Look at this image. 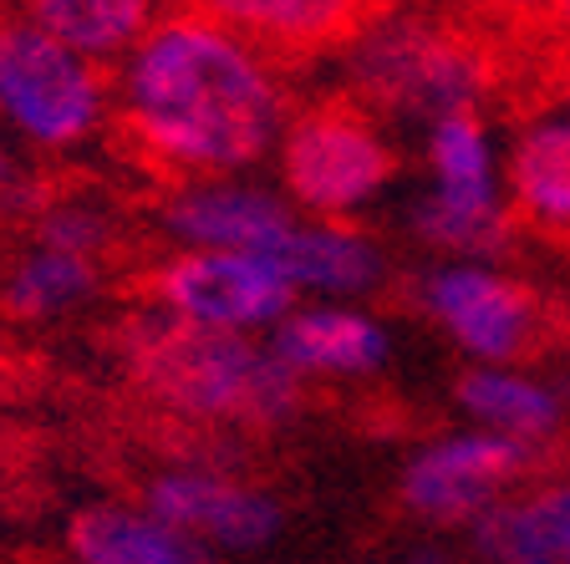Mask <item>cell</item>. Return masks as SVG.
<instances>
[{
	"label": "cell",
	"mask_w": 570,
	"mask_h": 564,
	"mask_svg": "<svg viewBox=\"0 0 570 564\" xmlns=\"http://www.w3.org/2000/svg\"><path fill=\"white\" fill-rule=\"evenodd\" d=\"M112 112L132 158L178 184L255 168L291 118L281 67L189 6L148 21L118 61Z\"/></svg>",
	"instance_id": "cell-1"
},
{
	"label": "cell",
	"mask_w": 570,
	"mask_h": 564,
	"mask_svg": "<svg viewBox=\"0 0 570 564\" xmlns=\"http://www.w3.org/2000/svg\"><path fill=\"white\" fill-rule=\"evenodd\" d=\"M556 57L560 41L510 51L463 16L382 6L346 47V97L372 118H407L428 128L459 112L484 118L504 87H524L540 112L556 102Z\"/></svg>",
	"instance_id": "cell-2"
},
{
	"label": "cell",
	"mask_w": 570,
	"mask_h": 564,
	"mask_svg": "<svg viewBox=\"0 0 570 564\" xmlns=\"http://www.w3.org/2000/svg\"><path fill=\"white\" fill-rule=\"evenodd\" d=\"M128 382L184 423L199 427H281L306 402V382L285 372L255 336L204 330L164 310L128 316L118 330Z\"/></svg>",
	"instance_id": "cell-3"
},
{
	"label": "cell",
	"mask_w": 570,
	"mask_h": 564,
	"mask_svg": "<svg viewBox=\"0 0 570 564\" xmlns=\"http://www.w3.org/2000/svg\"><path fill=\"white\" fill-rule=\"evenodd\" d=\"M285 204L311 219H346L367 209L397 174V154L382 138L377 118L352 97H321L291 112L275 142Z\"/></svg>",
	"instance_id": "cell-4"
},
{
	"label": "cell",
	"mask_w": 570,
	"mask_h": 564,
	"mask_svg": "<svg viewBox=\"0 0 570 564\" xmlns=\"http://www.w3.org/2000/svg\"><path fill=\"white\" fill-rule=\"evenodd\" d=\"M0 118L36 148H77L112 118V82L26 16L0 21Z\"/></svg>",
	"instance_id": "cell-5"
},
{
	"label": "cell",
	"mask_w": 570,
	"mask_h": 564,
	"mask_svg": "<svg viewBox=\"0 0 570 564\" xmlns=\"http://www.w3.org/2000/svg\"><path fill=\"white\" fill-rule=\"evenodd\" d=\"M428 174L433 188L413 204V235L453 259L489 265L514 239V214L499 199L494 142L479 112L439 118L428 128Z\"/></svg>",
	"instance_id": "cell-6"
},
{
	"label": "cell",
	"mask_w": 570,
	"mask_h": 564,
	"mask_svg": "<svg viewBox=\"0 0 570 564\" xmlns=\"http://www.w3.org/2000/svg\"><path fill=\"white\" fill-rule=\"evenodd\" d=\"M138 290L164 316L204 330H229V336L275 330L296 310V290L271 259L235 255V249H178L142 275Z\"/></svg>",
	"instance_id": "cell-7"
},
{
	"label": "cell",
	"mask_w": 570,
	"mask_h": 564,
	"mask_svg": "<svg viewBox=\"0 0 570 564\" xmlns=\"http://www.w3.org/2000/svg\"><path fill=\"white\" fill-rule=\"evenodd\" d=\"M417 306L459 352L484 366L534 356L556 326V316L530 285L479 259H449L439 270H428L417 285Z\"/></svg>",
	"instance_id": "cell-8"
},
{
	"label": "cell",
	"mask_w": 570,
	"mask_h": 564,
	"mask_svg": "<svg viewBox=\"0 0 570 564\" xmlns=\"http://www.w3.org/2000/svg\"><path fill=\"white\" fill-rule=\"evenodd\" d=\"M534 468V453L494 433H449L423 443L397 478L407 514L433 524H474L504 498L514 478Z\"/></svg>",
	"instance_id": "cell-9"
},
{
	"label": "cell",
	"mask_w": 570,
	"mask_h": 564,
	"mask_svg": "<svg viewBox=\"0 0 570 564\" xmlns=\"http://www.w3.org/2000/svg\"><path fill=\"white\" fill-rule=\"evenodd\" d=\"M142 508L184 540L214 550H265L285 514L265 488L239 483L219 468H164L142 483Z\"/></svg>",
	"instance_id": "cell-10"
},
{
	"label": "cell",
	"mask_w": 570,
	"mask_h": 564,
	"mask_svg": "<svg viewBox=\"0 0 570 564\" xmlns=\"http://www.w3.org/2000/svg\"><path fill=\"white\" fill-rule=\"evenodd\" d=\"M189 11L235 31L265 61H316L326 51H346L352 36L387 0H184Z\"/></svg>",
	"instance_id": "cell-11"
},
{
	"label": "cell",
	"mask_w": 570,
	"mask_h": 564,
	"mask_svg": "<svg viewBox=\"0 0 570 564\" xmlns=\"http://www.w3.org/2000/svg\"><path fill=\"white\" fill-rule=\"evenodd\" d=\"M301 214L261 184L239 178H184L164 194V229L184 249H235V255H271L275 239Z\"/></svg>",
	"instance_id": "cell-12"
},
{
	"label": "cell",
	"mask_w": 570,
	"mask_h": 564,
	"mask_svg": "<svg viewBox=\"0 0 570 564\" xmlns=\"http://www.w3.org/2000/svg\"><path fill=\"white\" fill-rule=\"evenodd\" d=\"M275 362L296 382H316V376H372L382 362H387V326L367 310H352V306H296L281 326L271 330Z\"/></svg>",
	"instance_id": "cell-13"
},
{
	"label": "cell",
	"mask_w": 570,
	"mask_h": 564,
	"mask_svg": "<svg viewBox=\"0 0 570 564\" xmlns=\"http://www.w3.org/2000/svg\"><path fill=\"white\" fill-rule=\"evenodd\" d=\"M291 290H316L346 300L382 285V249L346 219H296L265 255Z\"/></svg>",
	"instance_id": "cell-14"
},
{
	"label": "cell",
	"mask_w": 570,
	"mask_h": 564,
	"mask_svg": "<svg viewBox=\"0 0 570 564\" xmlns=\"http://www.w3.org/2000/svg\"><path fill=\"white\" fill-rule=\"evenodd\" d=\"M510 214L534 235L570 245V118L534 112L510 148Z\"/></svg>",
	"instance_id": "cell-15"
},
{
	"label": "cell",
	"mask_w": 570,
	"mask_h": 564,
	"mask_svg": "<svg viewBox=\"0 0 570 564\" xmlns=\"http://www.w3.org/2000/svg\"><path fill=\"white\" fill-rule=\"evenodd\" d=\"M469 540L489 564H570V483L499 498L469 524Z\"/></svg>",
	"instance_id": "cell-16"
},
{
	"label": "cell",
	"mask_w": 570,
	"mask_h": 564,
	"mask_svg": "<svg viewBox=\"0 0 570 564\" xmlns=\"http://www.w3.org/2000/svg\"><path fill=\"white\" fill-rule=\"evenodd\" d=\"M459 407L469 412L479 423V433H494V437H510V443L530 447H550L560 437V397L550 387H540L534 376L510 372V366H469L453 387Z\"/></svg>",
	"instance_id": "cell-17"
},
{
	"label": "cell",
	"mask_w": 570,
	"mask_h": 564,
	"mask_svg": "<svg viewBox=\"0 0 570 564\" xmlns=\"http://www.w3.org/2000/svg\"><path fill=\"white\" fill-rule=\"evenodd\" d=\"M67 550L77 564H204V550L178 530L158 524L148 508L87 504L67 524Z\"/></svg>",
	"instance_id": "cell-18"
},
{
	"label": "cell",
	"mask_w": 570,
	"mask_h": 564,
	"mask_svg": "<svg viewBox=\"0 0 570 564\" xmlns=\"http://www.w3.org/2000/svg\"><path fill=\"white\" fill-rule=\"evenodd\" d=\"M26 21L87 61H122L148 21L154 0H26Z\"/></svg>",
	"instance_id": "cell-19"
},
{
	"label": "cell",
	"mask_w": 570,
	"mask_h": 564,
	"mask_svg": "<svg viewBox=\"0 0 570 564\" xmlns=\"http://www.w3.org/2000/svg\"><path fill=\"white\" fill-rule=\"evenodd\" d=\"M102 290V265L82 255H61V249H41L6 275V310L16 320H57L67 310L87 306Z\"/></svg>",
	"instance_id": "cell-20"
},
{
	"label": "cell",
	"mask_w": 570,
	"mask_h": 564,
	"mask_svg": "<svg viewBox=\"0 0 570 564\" xmlns=\"http://www.w3.org/2000/svg\"><path fill=\"white\" fill-rule=\"evenodd\" d=\"M463 21L494 36L499 47L530 51L556 36V0H459Z\"/></svg>",
	"instance_id": "cell-21"
},
{
	"label": "cell",
	"mask_w": 570,
	"mask_h": 564,
	"mask_svg": "<svg viewBox=\"0 0 570 564\" xmlns=\"http://www.w3.org/2000/svg\"><path fill=\"white\" fill-rule=\"evenodd\" d=\"M112 219L97 204H41L36 209V245L41 249H61V255H82L97 259L112 249Z\"/></svg>",
	"instance_id": "cell-22"
},
{
	"label": "cell",
	"mask_w": 570,
	"mask_h": 564,
	"mask_svg": "<svg viewBox=\"0 0 570 564\" xmlns=\"http://www.w3.org/2000/svg\"><path fill=\"white\" fill-rule=\"evenodd\" d=\"M556 97L570 107V47L560 51V61H556Z\"/></svg>",
	"instance_id": "cell-23"
},
{
	"label": "cell",
	"mask_w": 570,
	"mask_h": 564,
	"mask_svg": "<svg viewBox=\"0 0 570 564\" xmlns=\"http://www.w3.org/2000/svg\"><path fill=\"white\" fill-rule=\"evenodd\" d=\"M403 564H459L453 554H443V550H417V554H407Z\"/></svg>",
	"instance_id": "cell-24"
},
{
	"label": "cell",
	"mask_w": 570,
	"mask_h": 564,
	"mask_svg": "<svg viewBox=\"0 0 570 564\" xmlns=\"http://www.w3.org/2000/svg\"><path fill=\"white\" fill-rule=\"evenodd\" d=\"M556 36L570 47V0H556Z\"/></svg>",
	"instance_id": "cell-25"
},
{
	"label": "cell",
	"mask_w": 570,
	"mask_h": 564,
	"mask_svg": "<svg viewBox=\"0 0 570 564\" xmlns=\"http://www.w3.org/2000/svg\"><path fill=\"white\" fill-rule=\"evenodd\" d=\"M0 362H6V330H0Z\"/></svg>",
	"instance_id": "cell-26"
}]
</instances>
